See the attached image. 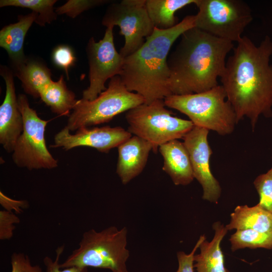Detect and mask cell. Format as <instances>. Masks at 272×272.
<instances>
[{
    "label": "cell",
    "instance_id": "cell-1",
    "mask_svg": "<svg viewBox=\"0 0 272 272\" xmlns=\"http://www.w3.org/2000/svg\"><path fill=\"white\" fill-rule=\"evenodd\" d=\"M237 43L220 79L237 122L246 117L254 130L260 115L272 116V40L257 46L243 36Z\"/></svg>",
    "mask_w": 272,
    "mask_h": 272
},
{
    "label": "cell",
    "instance_id": "cell-2",
    "mask_svg": "<svg viewBox=\"0 0 272 272\" xmlns=\"http://www.w3.org/2000/svg\"><path fill=\"white\" fill-rule=\"evenodd\" d=\"M168 58L172 95L207 91L218 85L233 42L193 27L184 32Z\"/></svg>",
    "mask_w": 272,
    "mask_h": 272
},
{
    "label": "cell",
    "instance_id": "cell-3",
    "mask_svg": "<svg viewBox=\"0 0 272 272\" xmlns=\"http://www.w3.org/2000/svg\"><path fill=\"white\" fill-rule=\"evenodd\" d=\"M195 27V15H187L174 27L155 28L137 51L124 58L119 75L128 90L142 96L147 104L171 95L168 58L175 42L186 31Z\"/></svg>",
    "mask_w": 272,
    "mask_h": 272
},
{
    "label": "cell",
    "instance_id": "cell-4",
    "mask_svg": "<svg viewBox=\"0 0 272 272\" xmlns=\"http://www.w3.org/2000/svg\"><path fill=\"white\" fill-rule=\"evenodd\" d=\"M127 229L110 226L101 231L92 229L85 232L79 243L61 268L72 266L92 267L112 272H129L126 262L129 252L126 248Z\"/></svg>",
    "mask_w": 272,
    "mask_h": 272
},
{
    "label": "cell",
    "instance_id": "cell-5",
    "mask_svg": "<svg viewBox=\"0 0 272 272\" xmlns=\"http://www.w3.org/2000/svg\"><path fill=\"white\" fill-rule=\"evenodd\" d=\"M164 101L166 107L186 115L194 126L213 130L221 135L231 134L238 123L222 85L198 93L171 95Z\"/></svg>",
    "mask_w": 272,
    "mask_h": 272
},
{
    "label": "cell",
    "instance_id": "cell-6",
    "mask_svg": "<svg viewBox=\"0 0 272 272\" xmlns=\"http://www.w3.org/2000/svg\"><path fill=\"white\" fill-rule=\"evenodd\" d=\"M145 103L142 96L127 90L117 75L110 79L108 87L95 99L78 100L66 127L73 131L108 122L117 115Z\"/></svg>",
    "mask_w": 272,
    "mask_h": 272
},
{
    "label": "cell",
    "instance_id": "cell-7",
    "mask_svg": "<svg viewBox=\"0 0 272 272\" xmlns=\"http://www.w3.org/2000/svg\"><path fill=\"white\" fill-rule=\"evenodd\" d=\"M164 100L143 103L126 112L128 131L149 142L153 151L169 141L183 139L194 126L190 120L172 115L166 108Z\"/></svg>",
    "mask_w": 272,
    "mask_h": 272
},
{
    "label": "cell",
    "instance_id": "cell-8",
    "mask_svg": "<svg viewBox=\"0 0 272 272\" xmlns=\"http://www.w3.org/2000/svg\"><path fill=\"white\" fill-rule=\"evenodd\" d=\"M195 5L194 27L233 43L253 20L250 7L241 0H197Z\"/></svg>",
    "mask_w": 272,
    "mask_h": 272
},
{
    "label": "cell",
    "instance_id": "cell-9",
    "mask_svg": "<svg viewBox=\"0 0 272 272\" xmlns=\"http://www.w3.org/2000/svg\"><path fill=\"white\" fill-rule=\"evenodd\" d=\"M18 103L24 127L13 152L14 162L17 166L29 170L56 168L57 161L48 150L45 140L48 121L40 118L36 111L30 107L26 95L20 94Z\"/></svg>",
    "mask_w": 272,
    "mask_h": 272
},
{
    "label": "cell",
    "instance_id": "cell-10",
    "mask_svg": "<svg viewBox=\"0 0 272 272\" xmlns=\"http://www.w3.org/2000/svg\"><path fill=\"white\" fill-rule=\"evenodd\" d=\"M102 24L107 28L117 26L120 28L119 34L125 40L119 52L123 58L140 48L155 28L146 7V0L112 3L106 10Z\"/></svg>",
    "mask_w": 272,
    "mask_h": 272
},
{
    "label": "cell",
    "instance_id": "cell-11",
    "mask_svg": "<svg viewBox=\"0 0 272 272\" xmlns=\"http://www.w3.org/2000/svg\"><path fill=\"white\" fill-rule=\"evenodd\" d=\"M113 27H107L104 37L96 42L91 37L87 44V53L89 65V86L83 92L82 99L92 100L106 89L105 84L109 79L120 75L124 58L114 46Z\"/></svg>",
    "mask_w": 272,
    "mask_h": 272
},
{
    "label": "cell",
    "instance_id": "cell-12",
    "mask_svg": "<svg viewBox=\"0 0 272 272\" xmlns=\"http://www.w3.org/2000/svg\"><path fill=\"white\" fill-rule=\"evenodd\" d=\"M209 132L206 128L194 125L183 137V143L189 154L194 178L202 186V199L217 203L222 189L210 168L213 151L208 140Z\"/></svg>",
    "mask_w": 272,
    "mask_h": 272
},
{
    "label": "cell",
    "instance_id": "cell-13",
    "mask_svg": "<svg viewBox=\"0 0 272 272\" xmlns=\"http://www.w3.org/2000/svg\"><path fill=\"white\" fill-rule=\"evenodd\" d=\"M128 130L120 126H105L93 128L82 127L72 134L65 126L54 136L51 148H61L68 151L86 146L102 153H108L132 137Z\"/></svg>",
    "mask_w": 272,
    "mask_h": 272
},
{
    "label": "cell",
    "instance_id": "cell-14",
    "mask_svg": "<svg viewBox=\"0 0 272 272\" xmlns=\"http://www.w3.org/2000/svg\"><path fill=\"white\" fill-rule=\"evenodd\" d=\"M1 73L6 90L0 106V143L7 152L12 153L23 132V119L18 106L13 74L7 68H3Z\"/></svg>",
    "mask_w": 272,
    "mask_h": 272
},
{
    "label": "cell",
    "instance_id": "cell-15",
    "mask_svg": "<svg viewBox=\"0 0 272 272\" xmlns=\"http://www.w3.org/2000/svg\"><path fill=\"white\" fill-rule=\"evenodd\" d=\"M116 173L124 185L140 175L144 169L152 145L136 135L132 136L118 147Z\"/></svg>",
    "mask_w": 272,
    "mask_h": 272
},
{
    "label": "cell",
    "instance_id": "cell-16",
    "mask_svg": "<svg viewBox=\"0 0 272 272\" xmlns=\"http://www.w3.org/2000/svg\"><path fill=\"white\" fill-rule=\"evenodd\" d=\"M162 169L176 185H187L194 179L188 152L183 142L174 140L161 145Z\"/></svg>",
    "mask_w": 272,
    "mask_h": 272
},
{
    "label": "cell",
    "instance_id": "cell-17",
    "mask_svg": "<svg viewBox=\"0 0 272 272\" xmlns=\"http://www.w3.org/2000/svg\"><path fill=\"white\" fill-rule=\"evenodd\" d=\"M37 18V15L32 12L20 15L17 22L5 26L0 31V46L8 52L15 70L27 61L24 53V41Z\"/></svg>",
    "mask_w": 272,
    "mask_h": 272
},
{
    "label": "cell",
    "instance_id": "cell-18",
    "mask_svg": "<svg viewBox=\"0 0 272 272\" xmlns=\"http://www.w3.org/2000/svg\"><path fill=\"white\" fill-rule=\"evenodd\" d=\"M215 231L211 241L206 238L199 245V253L195 254L194 267L196 272H230L225 265V259L221 248V243L228 230L220 222L213 225Z\"/></svg>",
    "mask_w": 272,
    "mask_h": 272
},
{
    "label": "cell",
    "instance_id": "cell-19",
    "mask_svg": "<svg viewBox=\"0 0 272 272\" xmlns=\"http://www.w3.org/2000/svg\"><path fill=\"white\" fill-rule=\"evenodd\" d=\"M228 230L251 229L260 232H272V214L258 203L253 207L237 206L230 215Z\"/></svg>",
    "mask_w": 272,
    "mask_h": 272
},
{
    "label": "cell",
    "instance_id": "cell-20",
    "mask_svg": "<svg viewBox=\"0 0 272 272\" xmlns=\"http://www.w3.org/2000/svg\"><path fill=\"white\" fill-rule=\"evenodd\" d=\"M197 0H146V7L155 28L166 30L178 24L175 16L177 11Z\"/></svg>",
    "mask_w": 272,
    "mask_h": 272
},
{
    "label": "cell",
    "instance_id": "cell-21",
    "mask_svg": "<svg viewBox=\"0 0 272 272\" xmlns=\"http://www.w3.org/2000/svg\"><path fill=\"white\" fill-rule=\"evenodd\" d=\"M39 97L53 112L59 115L69 114L78 101L74 93L67 87L63 76L44 87L39 92Z\"/></svg>",
    "mask_w": 272,
    "mask_h": 272
},
{
    "label": "cell",
    "instance_id": "cell-22",
    "mask_svg": "<svg viewBox=\"0 0 272 272\" xmlns=\"http://www.w3.org/2000/svg\"><path fill=\"white\" fill-rule=\"evenodd\" d=\"M15 73L25 92L35 98L39 97L40 91L52 81L50 71L37 61L27 60L15 70Z\"/></svg>",
    "mask_w": 272,
    "mask_h": 272
},
{
    "label": "cell",
    "instance_id": "cell-23",
    "mask_svg": "<svg viewBox=\"0 0 272 272\" xmlns=\"http://www.w3.org/2000/svg\"><path fill=\"white\" fill-rule=\"evenodd\" d=\"M229 241L232 251L245 248H263L271 249L272 232H260L251 229L236 230L231 236Z\"/></svg>",
    "mask_w": 272,
    "mask_h": 272
},
{
    "label": "cell",
    "instance_id": "cell-24",
    "mask_svg": "<svg viewBox=\"0 0 272 272\" xmlns=\"http://www.w3.org/2000/svg\"><path fill=\"white\" fill-rule=\"evenodd\" d=\"M55 0H1L0 7L14 6L28 8L37 15L35 23L41 26L50 23L56 18L53 10Z\"/></svg>",
    "mask_w": 272,
    "mask_h": 272
},
{
    "label": "cell",
    "instance_id": "cell-25",
    "mask_svg": "<svg viewBox=\"0 0 272 272\" xmlns=\"http://www.w3.org/2000/svg\"><path fill=\"white\" fill-rule=\"evenodd\" d=\"M253 184L259 195L258 204L272 214V171L258 176Z\"/></svg>",
    "mask_w": 272,
    "mask_h": 272
},
{
    "label": "cell",
    "instance_id": "cell-26",
    "mask_svg": "<svg viewBox=\"0 0 272 272\" xmlns=\"http://www.w3.org/2000/svg\"><path fill=\"white\" fill-rule=\"evenodd\" d=\"M108 1L104 0H70L55 9L57 15L65 14L74 18L85 11L99 6Z\"/></svg>",
    "mask_w": 272,
    "mask_h": 272
},
{
    "label": "cell",
    "instance_id": "cell-27",
    "mask_svg": "<svg viewBox=\"0 0 272 272\" xmlns=\"http://www.w3.org/2000/svg\"><path fill=\"white\" fill-rule=\"evenodd\" d=\"M20 222L19 218L13 212L0 211V239L9 240L13 236L15 225Z\"/></svg>",
    "mask_w": 272,
    "mask_h": 272
},
{
    "label": "cell",
    "instance_id": "cell-28",
    "mask_svg": "<svg viewBox=\"0 0 272 272\" xmlns=\"http://www.w3.org/2000/svg\"><path fill=\"white\" fill-rule=\"evenodd\" d=\"M64 250V245L59 246L56 249V257L54 260L48 256L43 258V261L45 266V272H88V267L72 266L61 268L59 260Z\"/></svg>",
    "mask_w": 272,
    "mask_h": 272
},
{
    "label": "cell",
    "instance_id": "cell-29",
    "mask_svg": "<svg viewBox=\"0 0 272 272\" xmlns=\"http://www.w3.org/2000/svg\"><path fill=\"white\" fill-rule=\"evenodd\" d=\"M11 272H43L39 265L32 264L28 255L14 252L11 256Z\"/></svg>",
    "mask_w": 272,
    "mask_h": 272
},
{
    "label": "cell",
    "instance_id": "cell-30",
    "mask_svg": "<svg viewBox=\"0 0 272 272\" xmlns=\"http://www.w3.org/2000/svg\"><path fill=\"white\" fill-rule=\"evenodd\" d=\"M206 238L205 235H201L190 253L187 254L183 251L177 252L178 268L176 272H194L193 262L195 252Z\"/></svg>",
    "mask_w": 272,
    "mask_h": 272
},
{
    "label": "cell",
    "instance_id": "cell-31",
    "mask_svg": "<svg viewBox=\"0 0 272 272\" xmlns=\"http://www.w3.org/2000/svg\"><path fill=\"white\" fill-rule=\"evenodd\" d=\"M52 57L54 63L64 70L68 76V70L74 64L75 60L71 48L66 46H59L54 50Z\"/></svg>",
    "mask_w": 272,
    "mask_h": 272
},
{
    "label": "cell",
    "instance_id": "cell-32",
    "mask_svg": "<svg viewBox=\"0 0 272 272\" xmlns=\"http://www.w3.org/2000/svg\"><path fill=\"white\" fill-rule=\"evenodd\" d=\"M0 203L5 210L13 212L15 214H21L29 207L28 202L24 200H15L9 197L0 192Z\"/></svg>",
    "mask_w": 272,
    "mask_h": 272
},
{
    "label": "cell",
    "instance_id": "cell-33",
    "mask_svg": "<svg viewBox=\"0 0 272 272\" xmlns=\"http://www.w3.org/2000/svg\"><path fill=\"white\" fill-rule=\"evenodd\" d=\"M270 170L272 171V167H271V168L270 169Z\"/></svg>",
    "mask_w": 272,
    "mask_h": 272
}]
</instances>
